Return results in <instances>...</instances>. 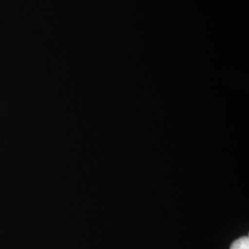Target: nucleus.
<instances>
[{
  "label": "nucleus",
  "instance_id": "obj_1",
  "mask_svg": "<svg viewBox=\"0 0 249 249\" xmlns=\"http://www.w3.org/2000/svg\"><path fill=\"white\" fill-rule=\"evenodd\" d=\"M230 249H249V238L248 236L241 237L231 244Z\"/></svg>",
  "mask_w": 249,
  "mask_h": 249
}]
</instances>
